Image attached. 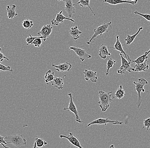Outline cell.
<instances>
[{"label":"cell","instance_id":"1","mask_svg":"<svg viewBox=\"0 0 150 148\" xmlns=\"http://www.w3.org/2000/svg\"><path fill=\"white\" fill-rule=\"evenodd\" d=\"M98 93V106L101 108L102 111L105 112L109 108L110 103L113 101L115 97L114 94L112 93V91L106 92L102 90L99 91Z\"/></svg>","mask_w":150,"mask_h":148},{"label":"cell","instance_id":"2","mask_svg":"<svg viewBox=\"0 0 150 148\" xmlns=\"http://www.w3.org/2000/svg\"><path fill=\"white\" fill-rule=\"evenodd\" d=\"M112 24V22L111 21L108 23H104L95 29L94 30V33L90 38V40L86 42V44L88 45H91L95 42L98 36H102L104 34L108 32V29L109 27L111 28V25Z\"/></svg>","mask_w":150,"mask_h":148},{"label":"cell","instance_id":"3","mask_svg":"<svg viewBox=\"0 0 150 148\" xmlns=\"http://www.w3.org/2000/svg\"><path fill=\"white\" fill-rule=\"evenodd\" d=\"M4 139L7 144H11L16 146V147H21L27 144V140L24 138L22 135H9L5 137Z\"/></svg>","mask_w":150,"mask_h":148},{"label":"cell","instance_id":"4","mask_svg":"<svg viewBox=\"0 0 150 148\" xmlns=\"http://www.w3.org/2000/svg\"><path fill=\"white\" fill-rule=\"evenodd\" d=\"M135 85L134 89L137 91L138 93V100L137 102V105L138 108L140 107L142 103L141 92H145V89H144V86L148 85V81L143 78H141L138 79V81L133 82Z\"/></svg>","mask_w":150,"mask_h":148},{"label":"cell","instance_id":"5","mask_svg":"<svg viewBox=\"0 0 150 148\" xmlns=\"http://www.w3.org/2000/svg\"><path fill=\"white\" fill-rule=\"evenodd\" d=\"M120 56L121 60L122 65L120 68L117 70V73L118 74H125L127 72L129 73H131L132 71L133 72L134 67H131V63L129 62L126 58L124 57L122 53H120Z\"/></svg>","mask_w":150,"mask_h":148},{"label":"cell","instance_id":"6","mask_svg":"<svg viewBox=\"0 0 150 148\" xmlns=\"http://www.w3.org/2000/svg\"><path fill=\"white\" fill-rule=\"evenodd\" d=\"M68 95L70 97V102H69V105H68V107L64 108L63 110H69L74 113L75 116V120H76V121L79 123H82L83 121H82L80 118L79 115L78 110L77 109L73 101L74 97H73V94L71 93L70 92L68 93Z\"/></svg>","mask_w":150,"mask_h":148},{"label":"cell","instance_id":"7","mask_svg":"<svg viewBox=\"0 0 150 148\" xmlns=\"http://www.w3.org/2000/svg\"><path fill=\"white\" fill-rule=\"evenodd\" d=\"M108 123H110L113 125H122L123 123L120 121L117 120H110L109 118H100L94 120L91 122L90 123L88 124L86 127H89L93 125H106Z\"/></svg>","mask_w":150,"mask_h":148},{"label":"cell","instance_id":"8","mask_svg":"<svg viewBox=\"0 0 150 148\" xmlns=\"http://www.w3.org/2000/svg\"><path fill=\"white\" fill-rule=\"evenodd\" d=\"M70 50H74L76 54L78 56L82 62L85 60L88 59L92 57L91 55L88 54L85 50L82 49L81 48L75 47H70Z\"/></svg>","mask_w":150,"mask_h":148},{"label":"cell","instance_id":"9","mask_svg":"<svg viewBox=\"0 0 150 148\" xmlns=\"http://www.w3.org/2000/svg\"><path fill=\"white\" fill-rule=\"evenodd\" d=\"M52 26L50 24L45 25L42 28L40 31L38 33V34L43 37V40L44 42L46 41L47 38H48L52 32Z\"/></svg>","mask_w":150,"mask_h":148},{"label":"cell","instance_id":"10","mask_svg":"<svg viewBox=\"0 0 150 148\" xmlns=\"http://www.w3.org/2000/svg\"><path fill=\"white\" fill-rule=\"evenodd\" d=\"M112 50H117L122 53V54H123L124 56H125V57L127 59L129 62L131 63V58L129 57V55L124 50L123 48L122 45L121 43L120 42V37L118 35L116 36V41L114 46L112 47H110Z\"/></svg>","mask_w":150,"mask_h":148},{"label":"cell","instance_id":"11","mask_svg":"<svg viewBox=\"0 0 150 148\" xmlns=\"http://www.w3.org/2000/svg\"><path fill=\"white\" fill-rule=\"evenodd\" d=\"M65 20L70 21L72 22H75V20L72 18H68L66 17L63 14V11H61L59 13L56 15V18H53L51 21V24L55 26H58L59 24L63 23Z\"/></svg>","mask_w":150,"mask_h":148},{"label":"cell","instance_id":"12","mask_svg":"<svg viewBox=\"0 0 150 148\" xmlns=\"http://www.w3.org/2000/svg\"><path fill=\"white\" fill-rule=\"evenodd\" d=\"M59 137L60 138L66 139L72 145L75 147L79 148H83V147L81 145L79 140L74 135V134L72 132H70L69 135L67 136L61 135Z\"/></svg>","mask_w":150,"mask_h":148},{"label":"cell","instance_id":"13","mask_svg":"<svg viewBox=\"0 0 150 148\" xmlns=\"http://www.w3.org/2000/svg\"><path fill=\"white\" fill-rule=\"evenodd\" d=\"M84 75V79L86 81L90 80L92 82H96L98 79L97 76V72H93L91 70L85 69L83 72Z\"/></svg>","mask_w":150,"mask_h":148},{"label":"cell","instance_id":"14","mask_svg":"<svg viewBox=\"0 0 150 148\" xmlns=\"http://www.w3.org/2000/svg\"><path fill=\"white\" fill-rule=\"evenodd\" d=\"M65 3V10L70 18L72 17L75 13V4L73 0H64Z\"/></svg>","mask_w":150,"mask_h":148},{"label":"cell","instance_id":"15","mask_svg":"<svg viewBox=\"0 0 150 148\" xmlns=\"http://www.w3.org/2000/svg\"><path fill=\"white\" fill-rule=\"evenodd\" d=\"M52 67H55L56 70L59 72H69L72 67V65L68 62H66L64 63L59 64L58 65H55L52 64Z\"/></svg>","mask_w":150,"mask_h":148},{"label":"cell","instance_id":"16","mask_svg":"<svg viewBox=\"0 0 150 148\" xmlns=\"http://www.w3.org/2000/svg\"><path fill=\"white\" fill-rule=\"evenodd\" d=\"M138 2V0L135 1H127V0H104L103 3H106L111 5H116L121 4H129L134 5Z\"/></svg>","mask_w":150,"mask_h":148},{"label":"cell","instance_id":"17","mask_svg":"<svg viewBox=\"0 0 150 148\" xmlns=\"http://www.w3.org/2000/svg\"><path fill=\"white\" fill-rule=\"evenodd\" d=\"M111 53L108 51V47L106 45L103 44L99 47L98 55L100 57L103 59H105L108 56H111Z\"/></svg>","mask_w":150,"mask_h":148},{"label":"cell","instance_id":"18","mask_svg":"<svg viewBox=\"0 0 150 148\" xmlns=\"http://www.w3.org/2000/svg\"><path fill=\"white\" fill-rule=\"evenodd\" d=\"M148 59L146 60L144 62L139 64H136L134 67L133 72H146L149 69V65L148 64Z\"/></svg>","mask_w":150,"mask_h":148},{"label":"cell","instance_id":"19","mask_svg":"<svg viewBox=\"0 0 150 148\" xmlns=\"http://www.w3.org/2000/svg\"><path fill=\"white\" fill-rule=\"evenodd\" d=\"M81 28V26L79 27L78 25H76L74 27H71L70 28L69 34L74 40H77L80 38V35L82 33L81 31L80 30L79 28Z\"/></svg>","mask_w":150,"mask_h":148},{"label":"cell","instance_id":"20","mask_svg":"<svg viewBox=\"0 0 150 148\" xmlns=\"http://www.w3.org/2000/svg\"><path fill=\"white\" fill-rule=\"evenodd\" d=\"M16 6L13 4L12 6L9 5L6 6V11L7 13V17L9 19H13L15 17L18 15L17 13L16 12Z\"/></svg>","mask_w":150,"mask_h":148},{"label":"cell","instance_id":"21","mask_svg":"<svg viewBox=\"0 0 150 148\" xmlns=\"http://www.w3.org/2000/svg\"><path fill=\"white\" fill-rule=\"evenodd\" d=\"M51 82L52 86L59 89H63L64 82L63 79L60 77H55L54 80Z\"/></svg>","mask_w":150,"mask_h":148},{"label":"cell","instance_id":"22","mask_svg":"<svg viewBox=\"0 0 150 148\" xmlns=\"http://www.w3.org/2000/svg\"><path fill=\"white\" fill-rule=\"evenodd\" d=\"M143 27H140V28H139L137 32L136 33H135L133 35H127V37L125 39V41L126 42V45H129L132 44L133 42H134V39H135L136 37L138 35L140 32L141 31L143 30Z\"/></svg>","mask_w":150,"mask_h":148},{"label":"cell","instance_id":"23","mask_svg":"<svg viewBox=\"0 0 150 148\" xmlns=\"http://www.w3.org/2000/svg\"><path fill=\"white\" fill-rule=\"evenodd\" d=\"M149 48L150 49L149 51L145 52L143 55L139 57L134 60L132 61L131 63H135L137 64H139L144 62L146 60L148 59H149L148 55L150 53V47Z\"/></svg>","mask_w":150,"mask_h":148},{"label":"cell","instance_id":"24","mask_svg":"<svg viewBox=\"0 0 150 148\" xmlns=\"http://www.w3.org/2000/svg\"><path fill=\"white\" fill-rule=\"evenodd\" d=\"M55 73L51 70H49L46 73L45 76V81L47 85H48L49 82H51L55 78Z\"/></svg>","mask_w":150,"mask_h":148},{"label":"cell","instance_id":"25","mask_svg":"<svg viewBox=\"0 0 150 148\" xmlns=\"http://www.w3.org/2000/svg\"><path fill=\"white\" fill-rule=\"evenodd\" d=\"M90 0H79L78 2L75 4V5H77V4H79L80 6L83 7V8L85 7H88L90 10H91V12L93 14V16H95L96 15L94 13L93 10L90 6Z\"/></svg>","mask_w":150,"mask_h":148},{"label":"cell","instance_id":"26","mask_svg":"<svg viewBox=\"0 0 150 148\" xmlns=\"http://www.w3.org/2000/svg\"><path fill=\"white\" fill-rule=\"evenodd\" d=\"M47 142L45 141L43 139L36 137V138H35L33 148L42 147L47 145Z\"/></svg>","mask_w":150,"mask_h":148},{"label":"cell","instance_id":"27","mask_svg":"<svg viewBox=\"0 0 150 148\" xmlns=\"http://www.w3.org/2000/svg\"><path fill=\"white\" fill-rule=\"evenodd\" d=\"M125 95V90L123 89L122 85H120L119 88L117 89L116 93H114V96L117 99L121 100Z\"/></svg>","mask_w":150,"mask_h":148},{"label":"cell","instance_id":"28","mask_svg":"<svg viewBox=\"0 0 150 148\" xmlns=\"http://www.w3.org/2000/svg\"><path fill=\"white\" fill-rule=\"evenodd\" d=\"M116 63V61L113 59L112 58H110L108 60L107 63V70L105 74L106 76L108 75L109 74V70L110 68H112Z\"/></svg>","mask_w":150,"mask_h":148},{"label":"cell","instance_id":"29","mask_svg":"<svg viewBox=\"0 0 150 148\" xmlns=\"http://www.w3.org/2000/svg\"><path fill=\"white\" fill-rule=\"evenodd\" d=\"M22 24V26L24 29L29 30L32 28L34 25V23L33 21L26 19L23 21Z\"/></svg>","mask_w":150,"mask_h":148},{"label":"cell","instance_id":"30","mask_svg":"<svg viewBox=\"0 0 150 148\" xmlns=\"http://www.w3.org/2000/svg\"><path fill=\"white\" fill-rule=\"evenodd\" d=\"M42 39H43L42 36H38V38L35 39L31 45H34L35 47H40L42 44Z\"/></svg>","mask_w":150,"mask_h":148},{"label":"cell","instance_id":"31","mask_svg":"<svg viewBox=\"0 0 150 148\" xmlns=\"http://www.w3.org/2000/svg\"><path fill=\"white\" fill-rule=\"evenodd\" d=\"M0 70L4 71V72H11L12 74L13 73V70L11 69L10 66H6L4 64H2L1 63L0 64Z\"/></svg>","mask_w":150,"mask_h":148},{"label":"cell","instance_id":"32","mask_svg":"<svg viewBox=\"0 0 150 148\" xmlns=\"http://www.w3.org/2000/svg\"><path fill=\"white\" fill-rule=\"evenodd\" d=\"M134 13L137 15H139L142 17L144 18L145 19L148 21L150 22V15L148 14H143L138 12V11H135L134 12Z\"/></svg>","mask_w":150,"mask_h":148},{"label":"cell","instance_id":"33","mask_svg":"<svg viewBox=\"0 0 150 148\" xmlns=\"http://www.w3.org/2000/svg\"><path fill=\"white\" fill-rule=\"evenodd\" d=\"M146 128V130H149L150 128V118H148L144 120L143 122V126L142 129Z\"/></svg>","mask_w":150,"mask_h":148},{"label":"cell","instance_id":"34","mask_svg":"<svg viewBox=\"0 0 150 148\" xmlns=\"http://www.w3.org/2000/svg\"><path fill=\"white\" fill-rule=\"evenodd\" d=\"M38 36L36 37H33L32 35H30L28 37H27L26 39V42H27V45H32L33 41H34L35 38H38Z\"/></svg>","mask_w":150,"mask_h":148},{"label":"cell","instance_id":"35","mask_svg":"<svg viewBox=\"0 0 150 148\" xmlns=\"http://www.w3.org/2000/svg\"><path fill=\"white\" fill-rule=\"evenodd\" d=\"M0 143L4 148H9V147L5 146V145H6L7 143H6V141L4 139V137L2 136L1 135L0 136Z\"/></svg>","mask_w":150,"mask_h":148},{"label":"cell","instance_id":"36","mask_svg":"<svg viewBox=\"0 0 150 148\" xmlns=\"http://www.w3.org/2000/svg\"><path fill=\"white\" fill-rule=\"evenodd\" d=\"M0 52V60H1V62H2L3 61H4V59L7 60V61H9V59L8 58L6 57L2 53L1 51Z\"/></svg>","mask_w":150,"mask_h":148},{"label":"cell","instance_id":"37","mask_svg":"<svg viewBox=\"0 0 150 148\" xmlns=\"http://www.w3.org/2000/svg\"><path fill=\"white\" fill-rule=\"evenodd\" d=\"M57 1H64V0H57Z\"/></svg>","mask_w":150,"mask_h":148},{"label":"cell","instance_id":"38","mask_svg":"<svg viewBox=\"0 0 150 148\" xmlns=\"http://www.w3.org/2000/svg\"><path fill=\"white\" fill-rule=\"evenodd\" d=\"M131 1H136V0H131Z\"/></svg>","mask_w":150,"mask_h":148}]
</instances>
